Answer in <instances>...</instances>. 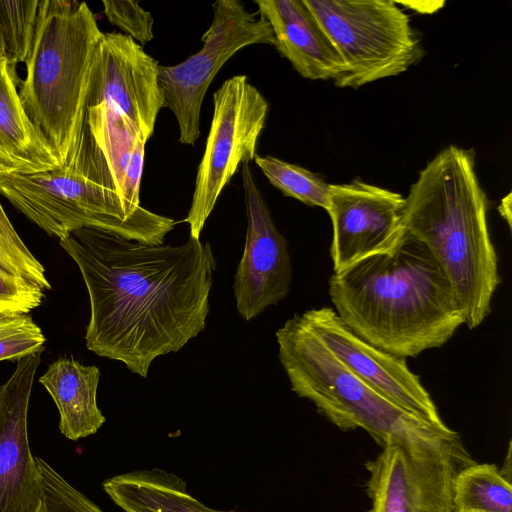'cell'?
I'll return each mask as SVG.
<instances>
[{
    "mask_svg": "<svg viewBox=\"0 0 512 512\" xmlns=\"http://www.w3.org/2000/svg\"><path fill=\"white\" fill-rule=\"evenodd\" d=\"M0 58L5 59V48H4V41H3V37H2L1 28H0Z\"/></svg>",
    "mask_w": 512,
    "mask_h": 512,
    "instance_id": "29",
    "label": "cell"
},
{
    "mask_svg": "<svg viewBox=\"0 0 512 512\" xmlns=\"http://www.w3.org/2000/svg\"><path fill=\"white\" fill-rule=\"evenodd\" d=\"M274 35V47L310 80H336L344 63L303 0H256Z\"/></svg>",
    "mask_w": 512,
    "mask_h": 512,
    "instance_id": "17",
    "label": "cell"
},
{
    "mask_svg": "<svg viewBox=\"0 0 512 512\" xmlns=\"http://www.w3.org/2000/svg\"><path fill=\"white\" fill-rule=\"evenodd\" d=\"M302 319L346 368L378 393L412 415L440 428L448 427L406 358L366 342L350 330L333 308L310 309Z\"/></svg>",
    "mask_w": 512,
    "mask_h": 512,
    "instance_id": "10",
    "label": "cell"
},
{
    "mask_svg": "<svg viewBox=\"0 0 512 512\" xmlns=\"http://www.w3.org/2000/svg\"><path fill=\"white\" fill-rule=\"evenodd\" d=\"M213 20L202 36V48L185 61L159 65L158 84L164 102L176 117L179 141L194 145L200 136L202 102L220 68L240 49L253 44L274 46V35L265 18L246 10L239 0H217Z\"/></svg>",
    "mask_w": 512,
    "mask_h": 512,
    "instance_id": "9",
    "label": "cell"
},
{
    "mask_svg": "<svg viewBox=\"0 0 512 512\" xmlns=\"http://www.w3.org/2000/svg\"><path fill=\"white\" fill-rule=\"evenodd\" d=\"M80 269L90 299L86 346L146 378L159 356L206 327L216 261L209 243L150 245L96 228L59 240Z\"/></svg>",
    "mask_w": 512,
    "mask_h": 512,
    "instance_id": "1",
    "label": "cell"
},
{
    "mask_svg": "<svg viewBox=\"0 0 512 512\" xmlns=\"http://www.w3.org/2000/svg\"><path fill=\"white\" fill-rule=\"evenodd\" d=\"M328 294L350 330L406 359L440 348L464 325L446 274L426 246L406 231L391 250L333 272Z\"/></svg>",
    "mask_w": 512,
    "mask_h": 512,
    "instance_id": "2",
    "label": "cell"
},
{
    "mask_svg": "<svg viewBox=\"0 0 512 512\" xmlns=\"http://www.w3.org/2000/svg\"><path fill=\"white\" fill-rule=\"evenodd\" d=\"M269 104L246 75L226 79L213 95V116L198 166L192 202L185 222L199 239L205 222L240 164L256 156Z\"/></svg>",
    "mask_w": 512,
    "mask_h": 512,
    "instance_id": "8",
    "label": "cell"
},
{
    "mask_svg": "<svg viewBox=\"0 0 512 512\" xmlns=\"http://www.w3.org/2000/svg\"><path fill=\"white\" fill-rule=\"evenodd\" d=\"M242 183L248 225L233 291L239 315L249 321L287 296L292 268L286 239L273 223L250 163L242 164Z\"/></svg>",
    "mask_w": 512,
    "mask_h": 512,
    "instance_id": "13",
    "label": "cell"
},
{
    "mask_svg": "<svg viewBox=\"0 0 512 512\" xmlns=\"http://www.w3.org/2000/svg\"><path fill=\"white\" fill-rule=\"evenodd\" d=\"M17 85L16 72L0 58V173L29 174L60 167L28 120Z\"/></svg>",
    "mask_w": 512,
    "mask_h": 512,
    "instance_id": "19",
    "label": "cell"
},
{
    "mask_svg": "<svg viewBox=\"0 0 512 512\" xmlns=\"http://www.w3.org/2000/svg\"><path fill=\"white\" fill-rule=\"evenodd\" d=\"M0 194L59 240L88 227L144 244L162 245L177 224L148 209L136 216L126 215L100 170L85 127L78 151L68 165L29 174L0 173Z\"/></svg>",
    "mask_w": 512,
    "mask_h": 512,
    "instance_id": "6",
    "label": "cell"
},
{
    "mask_svg": "<svg viewBox=\"0 0 512 512\" xmlns=\"http://www.w3.org/2000/svg\"><path fill=\"white\" fill-rule=\"evenodd\" d=\"M45 341L41 328L29 314L0 317V361H18L41 353Z\"/></svg>",
    "mask_w": 512,
    "mask_h": 512,
    "instance_id": "25",
    "label": "cell"
},
{
    "mask_svg": "<svg viewBox=\"0 0 512 512\" xmlns=\"http://www.w3.org/2000/svg\"><path fill=\"white\" fill-rule=\"evenodd\" d=\"M488 210L473 150L455 145L420 171L403 210L405 231L426 246L446 274L470 330L491 313L501 282Z\"/></svg>",
    "mask_w": 512,
    "mask_h": 512,
    "instance_id": "3",
    "label": "cell"
},
{
    "mask_svg": "<svg viewBox=\"0 0 512 512\" xmlns=\"http://www.w3.org/2000/svg\"><path fill=\"white\" fill-rule=\"evenodd\" d=\"M159 65L131 37L103 33L93 58L87 109L108 104L125 116L147 142L164 108Z\"/></svg>",
    "mask_w": 512,
    "mask_h": 512,
    "instance_id": "12",
    "label": "cell"
},
{
    "mask_svg": "<svg viewBox=\"0 0 512 512\" xmlns=\"http://www.w3.org/2000/svg\"><path fill=\"white\" fill-rule=\"evenodd\" d=\"M498 210L504 220H506L509 228H511V192L501 200Z\"/></svg>",
    "mask_w": 512,
    "mask_h": 512,
    "instance_id": "28",
    "label": "cell"
},
{
    "mask_svg": "<svg viewBox=\"0 0 512 512\" xmlns=\"http://www.w3.org/2000/svg\"><path fill=\"white\" fill-rule=\"evenodd\" d=\"M102 486L124 512H235L206 506L188 492L182 478L159 468L115 475Z\"/></svg>",
    "mask_w": 512,
    "mask_h": 512,
    "instance_id": "20",
    "label": "cell"
},
{
    "mask_svg": "<svg viewBox=\"0 0 512 512\" xmlns=\"http://www.w3.org/2000/svg\"><path fill=\"white\" fill-rule=\"evenodd\" d=\"M39 0H0V28L5 60L15 72L17 64L26 62L33 45Z\"/></svg>",
    "mask_w": 512,
    "mask_h": 512,
    "instance_id": "24",
    "label": "cell"
},
{
    "mask_svg": "<svg viewBox=\"0 0 512 512\" xmlns=\"http://www.w3.org/2000/svg\"><path fill=\"white\" fill-rule=\"evenodd\" d=\"M275 335L291 390L342 431L361 428L382 446L445 458L459 469L474 462L456 431L412 415L371 388L335 358L301 315L286 320Z\"/></svg>",
    "mask_w": 512,
    "mask_h": 512,
    "instance_id": "4",
    "label": "cell"
},
{
    "mask_svg": "<svg viewBox=\"0 0 512 512\" xmlns=\"http://www.w3.org/2000/svg\"><path fill=\"white\" fill-rule=\"evenodd\" d=\"M344 63L334 84L357 89L405 72L424 55L409 16L393 0H303Z\"/></svg>",
    "mask_w": 512,
    "mask_h": 512,
    "instance_id": "7",
    "label": "cell"
},
{
    "mask_svg": "<svg viewBox=\"0 0 512 512\" xmlns=\"http://www.w3.org/2000/svg\"><path fill=\"white\" fill-rule=\"evenodd\" d=\"M85 128L93 153L110 188L127 216L147 209L140 205L146 141L120 112L102 103L87 109Z\"/></svg>",
    "mask_w": 512,
    "mask_h": 512,
    "instance_id": "16",
    "label": "cell"
},
{
    "mask_svg": "<svg viewBox=\"0 0 512 512\" xmlns=\"http://www.w3.org/2000/svg\"><path fill=\"white\" fill-rule=\"evenodd\" d=\"M100 370L73 358L52 362L39 382L46 388L59 411V429L76 441L98 432L105 416L97 404Z\"/></svg>",
    "mask_w": 512,
    "mask_h": 512,
    "instance_id": "18",
    "label": "cell"
},
{
    "mask_svg": "<svg viewBox=\"0 0 512 512\" xmlns=\"http://www.w3.org/2000/svg\"><path fill=\"white\" fill-rule=\"evenodd\" d=\"M109 22L124 31L142 47L153 39L154 20L150 12L132 0H103Z\"/></svg>",
    "mask_w": 512,
    "mask_h": 512,
    "instance_id": "26",
    "label": "cell"
},
{
    "mask_svg": "<svg viewBox=\"0 0 512 512\" xmlns=\"http://www.w3.org/2000/svg\"><path fill=\"white\" fill-rule=\"evenodd\" d=\"M404 205L401 194L359 179L330 184L333 271L394 248L405 233Z\"/></svg>",
    "mask_w": 512,
    "mask_h": 512,
    "instance_id": "11",
    "label": "cell"
},
{
    "mask_svg": "<svg viewBox=\"0 0 512 512\" xmlns=\"http://www.w3.org/2000/svg\"><path fill=\"white\" fill-rule=\"evenodd\" d=\"M409 9L421 12V13H432L441 8L444 2L440 1H409V2H397Z\"/></svg>",
    "mask_w": 512,
    "mask_h": 512,
    "instance_id": "27",
    "label": "cell"
},
{
    "mask_svg": "<svg viewBox=\"0 0 512 512\" xmlns=\"http://www.w3.org/2000/svg\"><path fill=\"white\" fill-rule=\"evenodd\" d=\"M38 512H45V509H44V506H43V503H42V506L40 507L39 511Z\"/></svg>",
    "mask_w": 512,
    "mask_h": 512,
    "instance_id": "30",
    "label": "cell"
},
{
    "mask_svg": "<svg viewBox=\"0 0 512 512\" xmlns=\"http://www.w3.org/2000/svg\"><path fill=\"white\" fill-rule=\"evenodd\" d=\"M365 467L372 501L368 512H453V479L460 469L450 460L385 444Z\"/></svg>",
    "mask_w": 512,
    "mask_h": 512,
    "instance_id": "15",
    "label": "cell"
},
{
    "mask_svg": "<svg viewBox=\"0 0 512 512\" xmlns=\"http://www.w3.org/2000/svg\"><path fill=\"white\" fill-rule=\"evenodd\" d=\"M40 353L17 361L0 386V512H38L41 475L28 439V407Z\"/></svg>",
    "mask_w": 512,
    "mask_h": 512,
    "instance_id": "14",
    "label": "cell"
},
{
    "mask_svg": "<svg viewBox=\"0 0 512 512\" xmlns=\"http://www.w3.org/2000/svg\"><path fill=\"white\" fill-rule=\"evenodd\" d=\"M254 161L269 182L285 196L327 210L330 184L319 175L271 155L255 156Z\"/></svg>",
    "mask_w": 512,
    "mask_h": 512,
    "instance_id": "23",
    "label": "cell"
},
{
    "mask_svg": "<svg viewBox=\"0 0 512 512\" xmlns=\"http://www.w3.org/2000/svg\"><path fill=\"white\" fill-rule=\"evenodd\" d=\"M452 502L453 512H512V486L495 464L474 462L456 472Z\"/></svg>",
    "mask_w": 512,
    "mask_h": 512,
    "instance_id": "22",
    "label": "cell"
},
{
    "mask_svg": "<svg viewBox=\"0 0 512 512\" xmlns=\"http://www.w3.org/2000/svg\"><path fill=\"white\" fill-rule=\"evenodd\" d=\"M102 34L85 2L39 0L19 98L28 120L60 166L73 160L80 145L91 68Z\"/></svg>",
    "mask_w": 512,
    "mask_h": 512,
    "instance_id": "5",
    "label": "cell"
},
{
    "mask_svg": "<svg viewBox=\"0 0 512 512\" xmlns=\"http://www.w3.org/2000/svg\"><path fill=\"white\" fill-rule=\"evenodd\" d=\"M50 289L43 265L22 241L0 202V317L29 314Z\"/></svg>",
    "mask_w": 512,
    "mask_h": 512,
    "instance_id": "21",
    "label": "cell"
}]
</instances>
